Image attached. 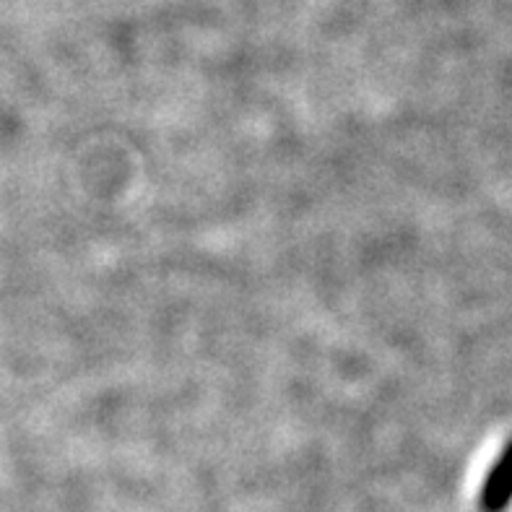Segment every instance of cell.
<instances>
[{
  "mask_svg": "<svg viewBox=\"0 0 512 512\" xmlns=\"http://www.w3.org/2000/svg\"><path fill=\"white\" fill-rule=\"evenodd\" d=\"M512 505V440L500 450L479 489V512H507Z\"/></svg>",
  "mask_w": 512,
  "mask_h": 512,
  "instance_id": "cell-1",
  "label": "cell"
}]
</instances>
